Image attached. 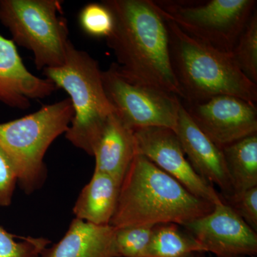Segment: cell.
Listing matches in <instances>:
<instances>
[{"instance_id": "obj_22", "label": "cell", "mask_w": 257, "mask_h": 257, "mask_svg": "<svg viewBox=\"0 0 257 257\" xmlns=\"http://www.w3.org/2000/svg\"><path fill=\"white\" fill-rule=\"evenodd\" d=\"M10 234L0 226V257H40L50 241L44 237H22Z\"/></svg>"}, {"instance_id": "obj_24", "label": "cell", "mask_w": 257, "mask_h": 257, "mask_svg": "<svg viewBox=\"0 0 257 257\" xmlns=\"http://www.w3.org/2000/svg\"><path fill=\"white\" fill-rule=\"evenodd\" d=\"M17 184L18 174L16 167L0 149V207H8L12 204Z\"/></svg>"}, {"instance_id": "obj_10", "label": "cell", "mask_w": 257, "mask_h": 257, "mask_svg": "<svg viewBox=\"0 0 257 257\" xmlns=\"http://www.w3.org/2000/svg\"><path fill=\"white\" fill-rule=\"evenodd\" d=\"M182 102L193 121L219 148L257 133L256 105L241 98L221 95Z\"/></svg>"}, {"instance_id": "obj_8", "label": "cell", "mask_w": 257, "mask_h": 257, "mask_svg": "<svg viewBox=\"0 0 257 257\" xmlns=\"http://www.w3.org/2000/svg\"><path fill=\"white\" fill-rule=\"evenodd\" d=\"M101 79L115 114L130 130L165 127L175 131L181 103L178 96L128 79L116 63L101 71Z\"/></svg>"}, {"instance_id": "obj_4", "label": "cell", "mask_w": 257, "mask_h": 257, "mask_svg": "<svg viewBox=\"0 0 257 257\" xmlns=\"http://www.w3.org/2000/svg\"><path fill=\"white\" fill-rule=\"evenodd\" d=\"M45 78L69 94L74 116L67 133L74 147L92 156L108 119L115 112L103 87L97 61L69 41L64 64L43 69Z\"/></svg>"}, {"instance_id": "obj_6", "label": "cell", "mask_w": 257, "mask_h": 257, "mask_svg": "<svg viewBox=\"0 0 257 257\" xmlns=\"http://www.w3.org/2000/svg\"><path fill=\"white\" fill-rule=\"evenodd\" d=\"M60 0H0V23L15 45L31 51L39 70L57 67L65 60L70 40Z\"/></svg>"}, {"instance_id": "obj_16", "label": "cell", "mask_w": 257, "mask_h": 257, "mask_svg": "<svg viewBox=\"0 0 257 257\" xmlns=\"http://www.w3.org/2000/svg\"><path fill=\"white\" fill-rule=\"evenodd\" d=\"M121 184L111 176L94 171L73 207L77 219L96 225H109L119 199Z\"/></svg>"}, {"instance_id": "obj_25", "label": "cell", "mask_w": 257, "mask_h": 257, "mask_svg": "<svg viewBox=\"0 0 257 257\" xmlns=\"http://www.w3.org/2000/svg\"><path fill=\"white\" fill-rule=\"evenodd\" d=\"M192 257H206L204 253H196Z\"/></svg>"}, {"instance_id": "obj_5", "label": "cell", "mask_w": 257, "mask_h": 257, "mask_svg": "<svg viewBox=\"0 0 257 257\" xmlns=\"http://www.w3.org/2000/svg\"><path fill=\"white\" fill-rule=\"evenodd\" d=\"M74 116L69 98L47 104L23 117L0 123V149L13 162L25 194L41 188L47 178L45 154L67 133Z\"/></svg>"}, {"instance_id": "obj_23", "label": "cell", "mask_w": 257, "mask_h": 257, "mask_svg": "<svg viewBox=\"0 0 257 257\" xmlns=\"http://www.w3.org/2000/svg\"><path fill=\"white\" fill-rule=\"evenodd\" d=\"M221 199L257 232V187Z\"/></svg>"}, {"instance_id": "obj_7", "label": "cell", "mask_w": 257, "mask_h": 257, "mask_svg": "<svg viewBox=\"0 0 257 257\" xmlns=\"http://www.w3.org/2000/svg\"><path fill=\"white\" fill-rule=\"evenodd\" d=\"M162 16L199 41L231 54L256 11V0L155 1Z\"/></svg>"}, {"instance_id": "obj_18", "label": "cell", "mask_w": 257, "mask_h": 257, "mask_svg": "<svg viewBox=\"0 0 257 257\" xmlns=\"http://www.w3.org/2000/svg\"><path fill=\"white\" fill-rule=\"evenodd\" d=\"M196 253L205 251L192 235L182 231L179 225L170 223L154 226L144 257H192Z\"/></svg>"}, {"instance_id": "obj_19", "label": "cell", "mask_w": 257, "mask_h": 257, "mask_svg": "<svg viewBox=\"0 0 257 257\" xmlns=\"http://www.w3.org/2000/svg\"><path fill=\"white\" fill-rule=\"evenodd\" d=\"M235 63L251 82L257 84V13H253L231 52Z\"/></svg>"}, {"instance_id": "obj_2", "label": "cell", "mask_w": 257, "mask_h": 257, "mask_svg": "<svg viewBox=\"0 0 257 257\" xmlns=\"http://www.w3.org/2000/svg\"><path fill=\"white\" fill-rule=\"evenodd\" d=\"M214 207L137 154L121 182L109 225L115 229L170 223L184 226L209 214Z\"/></svg>"}, {"instance_id": "obj_9", "label": "cell", "mask_w": 257, "mask_h": 257, "mask_svg": "<svg viewBox=\"0 0 257 257\" xmlns=\"http://www.w3.org/2000/svg\"><path fill=\"white\" fill-rule=\"evenodd\" d=\"M133 133L137 154L147 157L196 197L214 205L223 202L214 187L192 168L174 130L147 127Z\"/></svg>"}, {"instance_id": "obj_15", "label": "cell", "mask_w": 257, "mask_h": 257, "mask_svg": "<svg viewBox=\"0 0 257 257\" xmlns=\"http://www.w3.org/2000/svg\"><path fill=\"white\" fill-rule=\"evenodd\" d=\"M137 155L133 130L115 114L109 116L92 156L96 172L111 176L120 184Z\"/></svg>"}, {"instance_id": "obj_13", "label": "cell", "mask_w": 257, "mask_h": 257, "mask_svg": "<svg viewBox=\"0 0 257 257\" xmlns=\"http://www.w3.org/2000/svg\"><path fill=\"white\" fill-rule=\"evenodd\" d=\"M53 82L32 74L25 67L14 42L0 34V103L28 109L31 101L52 95Z\"/></svg>"}, {"instance_id": "obj_12", "label": "cell", "mask_w": 257, "mask_h": 257, "mask_svg": "<svg viewBox=\"0 0 257 257\" xmlns=\"http://www.w3.org/2000/svg\"><path fill=\"white\" fill-rule=\"evenodd\" d=\"M175 133L194 171L209 184L220 188L221 199L234 194L222 150L208 138L189 116L181 101Z\"/></svg>"}, {"instance_id": "obj_14", "label": "cell", "mask_w": 257, "mask_h": 257, "mask_svg": "<svg viewBox=\"0 0 257 257\" xmlns=\"http://www.w3.org/2000/svg\"><path fill=\"white\" fill-rule=\"evenodd\" d=\"M40 257H119L116 229L75 218L60 241L45 248Z\"/></svg>"}, {"instance_id": "obj_20", "label": "cell", "mask_w": 257, "mask_h": 257, "mask_svg": "<svg viewBox=\"0 0 257 257\" xmlns=\"http://www.w3.org/2000/svg\"><path fill=\"white\" fill-rule=\"evenodd\" d=\"M153 228L135 226L116 229V246L119 257L145 256Z\"/></svg>"}, {"instance_id": "obj_17", "label": "cell", "mask_w": 257, "mask_h": 257, "mask_svg": "<svg viewBox=\"0 0 257 257\" xmlns=\"http://www.w3.org/2000/svg\"><path fill=\"white\" fill-rule=\"evenodd\" d=\"M234 194L257 187V133L221 148Z\"/></svg>"}, {"instance_id": "obj_3", "label": "cell", "mask_w": 257, "mask_h": 257, "mask_svg": "<svg viewBox=\"0 0 257 257\" xmlns=\"http://www.w3.org/2000/svg\"><path fill=\"white\" fill-rule=\"evenodd\" d=\"M162 17L167 24L171 62L182 101L202 102L214 96L229 95L256 104L257 84L241 72L231 54L191 37Z\"/></svg>"}, {"instance_id": "obj_26", "label": "cell", "mask_w": 257, "mask_h": 257, "mask_svg": "<svg viewBox=\"0 0 257 257\" xmlns=\"http://www.w3.org/2000/svg\"><path fill=\"white\" fill-rule=\"evenodd\" d=\"M250 257H256V256H250Z\"/></svg>"}, {"instance_id": "obj_11", "label": "cell", "mask_w": 257, "mask_h": 257, "mask_svg": "<svg viewBox=\"0 0 257 257\" xmlns=\"http://www.w3.org/2000/svg\"><path fill=\"white\" fill-rule=\"evenodd\" d=\"M184 227L205 252L216 257L256 256L257 233L224 202Z\"/></svg>"}, {"instance_id": "obj_21", "label": "cell", "mask_w": 257, "mask_h": 257, "mask_svg": "<svg viewBox=\"0 0 257 257\" xmlns=\"http://www.w3.org/2000/svg\"><path fill=\"white\" fill-rule=\"evenodd\" d=\"M83 31L89 36L107 38L114 27L110 10L101 3H90L84 6L79 16Z\"/></svg>"}, {"instance_id": "obj_1", "label": "cell", "mask_w": 257, "mask_h": 257, "mask_svg": "<svg viewBox=\"0 0 257 257\" xmlns=\"http://www.w3.org/2000/svg\"><path fill=\"white\" fill-rule=\"evenodd\" d=\"M114 27L106 38L125 77L182 98L165 18L152 0H104Z\"/></svg>"}]
</instances>
